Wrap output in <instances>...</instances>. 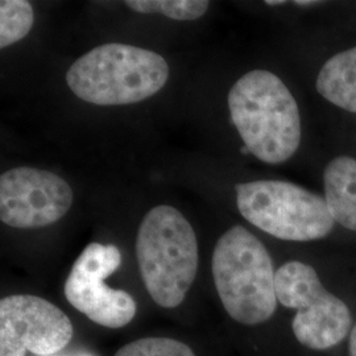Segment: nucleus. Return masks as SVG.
Here are the masks:
<instances>
[{
	"mask_svg": "<svg viewBox=\"0 0 356 356\" xmlns=\"http://www.w3.org/2000/svg\"><path fill=\"white\" fill-rule=\"evenodd\" d=\"M242 153L243 154H248V153H250V151H248V148H247V147H243Z\"/></svg>",
	"mask_w": 356,
	"mask_h": 356,
	"instance_id": "obj_18",
	"label": "nucleus"
},
{
	"mask_svg": "<svg viewBox=\"0 0 356 356\" xmlns=\"http://www.w3.org/2000/svg\"><path fill=\"white\" fill-rule=\"evenodd\" d=\"M241 214L254 227L291 242H312L334 229L322 195L292 182L261 179L236 185Z\"/></svg>",
	"mask_w": 356,
	"mask_h": 356,
	"instance_id": "obj_5",
	"label": "nucleus"
},
{
	"mask_svg": "<svg viewBox=\"0 0 356 356\" xmlns=\"http://www.w3.org/2000/svg\"><path fill=\"white\" fill-rule=\"evenodd\" d=\"M72 204L73 191L69 184L48 170L19 166L0 177V219L15 229L53 225Z\"/></svg>",
	"mask_w": 356,
	"mask_h": 356,
	"instance_id": "obj_9",
	"label": "nucleus"
},
{
	"mask_svg": "<svg viewBox=\"0 0 356 356\" xmlns=\"http://www.w3.org/2000/svg\"><path fill=\"white\" fill-rule=\"evenodd\" d=\"M136 257L153 301L166 309L181 305L198 267L197 236L189 220L172 206L153 207L141 222Z\"/></svg>",
	"mask_w": 356,
	"mask_h": 356,
	"instance_id": "obj_3",
	"label": "nucleus"
},
{
	"mask_svg": "<svg viewBox=\"0 0 356 356\" xmlns=\"http://www.w3.org/2000/svg\"><path fill=\"white\" fill-rule=\"evenodd\" d=\"M82 356H91V355H82Z\"/></svg>",
	"mask_w": 356,
	"mask_h": 356,
	"instance_id": "obj_19",
	"label": "nucleus"
},
{
	"mask_svg": "<svg viewBox=\"0 0 356 356\" xmlns=\"http://www.w3.org/2000/svg\"><path fill=\"white\" fill-rule=\"evenodd\" d=\"M350 356H356V322L350 334Z\"/></svg>",
	"mask_w": 356,
	"mask_h": 356,
	"instance_id": "obj_15",
	"label": "nucleus"
},
{
	"mask_svg": "<svg viewBox=\"0 0 356 356\" xmlns=\"http://www.w3.org/2000/svg\"><path fill=\"white\" fill-rule=\"evenodd\" d=\"M216 292L229 317L259 325L277 307L273 263L266 245L252 232L234 226L216 242L213 254Z\"/></svg>",
	"mask_w": 356,
	"mask_h": 356,
	"instance_id": "obj_4",
	"label": "nucleus"
},
{
	"mask_svg": "<svg viewBox=\"0 0 356 356\" xmlns=\"http://www.w3.org/2000/svg\"><path fill=\"white\" fill-rule=\"evenodd\" d=\"M126 4L136 13H163L179 22L200 19L210 6L204 0H128Z\"/></svg>",
	"mask_w": 356,
	"mask_h": 356,
	"instance_id": "obj_13",
	"label": "nucleus"
},
{
	"mask_svg": "<svg viewBox=\"0 0 356 356\" xmlns=\"http://www.w3.org/2000/svg\"><path fill=\"white\" fill-rule=\"evenodd\" d=\"M229 116L244 147L266 164H282L301 143L300 108L291 90L272 72L256 69L229 92Z\"/></svg>",
	"mask_w": 356,
	"mask_h": 356,
	"instance_id": "obj_1",
	"label": "nucleus"
},
{
	"mask_svg": "<svg viewBox=\"0 0 356 356\" xmlns=\"http://www.w3.org/2000/svg\"><path fill=\"white\" fill-rule=\"evenodd\" d=\"M316 88L327 102L356 113V47L334 54L323 64Z\"/></svg>",
	"mask_w": 356,
	"mask_h": 356,
	"instance_id": "obj_11",
	"label": "nucleus"
},
{
	"mask_svg": "<svg viewBox=\"0 0 356 356\" xmlns=\"http://www.w3.org/2000/svg\"><path fill=\"white\" fill-rule=\"evenodd\" d=\"M275 288L281 305L297 310L292 329L302 346L327 350L351 330L348 306L322 285L314 268L296 260L285 263L276 270Z\"/></svg>",
	"mask_w": 356,
	"mask_h": 356,
	"instance_id": "obj_6",
	"label": "nucleus"
},
{
	"mask_svg": "<svg viewBox=\"0 0 356 356\" xmlns=\"http://www.w3.org/2000/svg\"><path fill=\"white\" fill-rule=\"evenodd\" d=\"M73 338V325L61 309L31 294L0 301V356L53 355Z\"/></svg>",
	"mask_w": 356,
	"mask_h": 356,
	"instance_id": "obj_8",
	"label": "nucleus"
},
{
	"mask_svg": "<svg viewBox=\"0 0 356 356\" xmlns=\"http://www.w3.org/2000/svg\"><path fill=\"white\" fill-rule=\"evenodd\" d=\"M120 264L122 254L115 245L91 243L79 254L65 282L69 304L92 322L110 329L127 326L136 314L132 296L104 284Z\"/></svg>",
	"mask_w": 356,
	"mask_h": 356,
	"instance_id": "obj_7",
	"label": "nucleus"
},
{
	"mask_svg": "<svg viewBox=\"0 0 356 356\" xmlns=\"http://www.w3.org/2000/svg\"><path fill=\"white\" fill-rule=\"evenodd\" d=\"M266 3H267L268 6H281L285 1H282V0H268Z\"/></svg>",
	"mask_w": 356,
	"mask_h": 356,
	"instance_id": "obj_17",
	"label": "nucleus"
},
{
	"mask_svg": "<svg viewBox=\"0 0 356 356\" xmlns=\"http://www.w3.org/2000/svg\"><path fill=\"white\" fill-rule=\"evenodd\" d=\"M294 4H297V6H314V4H317V1H304V0H301V1H294Z\"/></svg>",
	"mask_w": 356,
	"mask_h": 356,
	"instance_id": "obj_16",
	"label": "nucleus"
},
{
	"mask_svg": "<svg viewBox=\"0 0 356 356\" xmlns=\"http://www.w3.org/2000/svg\"><path fill=\"white\" fill-rule=\"evenodd\" d=\"M323 191L332 219L344 229L356 231V159L334 157L323 172Z\"/></svg>",
	"mask_w": 356,
	"mask_h": 356,
	"instance_id": "obj_10",
	"label": "nucleus"
},
{
	"mask_svg": "<svg viewBox=\"0 0 356 356\" xmlns=\"http://www.w3.org/2000/svg\"><path fill=\"white\" fill-rule=\"evenodd\" d=\"M169 66L164 57L126 44L91 49L72 65L66 82L76 97L98 106L138 103L165 86Z\"/></svg>",
	"mask_w": 356,
	"mask_h": 356,
	"instance_id": "obj_2",
	"label": "nucleus"
},
{
	"mask_svg": "<svg viewBox=\"0 0 356 356\" xmlns=\"http://www.w3.org/2000/svg\"><path fill=\"white\" fill-rule=\"evenodd\" d=\"M115 356H195L188 344L170 338H143L123 346Z\"/></svg>",
	"mask_w": 356,
	"mask_h": 356,
	"instance_id": "obj_14",
	"label": "nucleus"
},
{
	"mask_svg": "<svg viewBox=\"0 0 356 356\" xmlns=\"http://www.w3.org/2000/svg\"><path fill=\"white\" fill-rule=\"evenodd\" d=\"M35 22V13L26 0L0 1V48H7L23 40Z\"/></svg>",
	"mask_w": 356,
	"mask_h": 356,
	"instance_id": "obj_12",
	"label": "nucleus"
}]
</instances>
